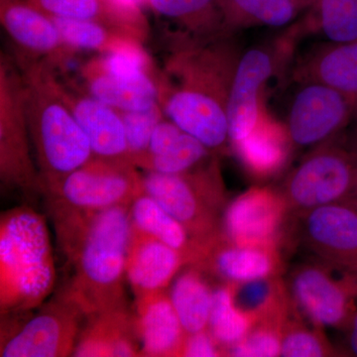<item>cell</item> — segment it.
<instances>
[{
  "mask_svg": "<svg viewBox=\"0 0 357 357\" xmlns=\"http://www.w3.org/2000/svg\"><path fill=\"white\" fill-rule=\"evenodd\" d=\"M213 153L203 142L183 132L165 153L150 157L145 170L161 174H182L201 166Z\"/></svg>",
  "mask_w": 357,
  "mask_h": 357,
  "instance_id": "cell-34",
  "label": "cell"
},
{
  "mask_svg": "<svg viewBox=\"0 0 357 357\" xmlns=\"http://www.w3.org/2000/svg\"><path fill=\"white\" fill-rule=\"evenodd\" d=\"M56 280L48 227L28 206L2 213L0 220V307L1 314L40 306Z\"/></svg>",
  "mask_w": 357,
  "mask_h": 357,
  "instance_id": "cell-4",
  "label": "cell"
},
{
  "mask_svg": "<svg viewBox=\"0 0 357 357\" xmlns=\"http://www.w3.org/2000/svg\"><path fill=\"white\" fill-rule=\"evenodd\" d=\"M253 325V319L234 305L229 284L222 283L213 290L208 331L222 347L225 356V351L241 342Z\"/></svg>",
  "mask_w": 357,
  "mask_h": 357,
  "instance_id": "cell-32",
  "label": "cell"
},
{
  "mask_svg": "<svg viewBox=\"0 0 357 357\" xmlns=\"http://www.w3.org/2000/svg\"><path fill=\"white\" fill-rule=\"evenodd\" d=\"M54 84L89 138L93 156L130 162L126 129L119 112L89 93L70 88L60 81L56 73Z\"/></svg>",
  "mask_w": 357,
  "mask_h": 357,
  "instance_id": "cell-17",
  "label": "cell"
},
{
  "mask_svg": "<svg viewBox=\"0 0 357 357\" xmlns=\"http://www.w3.org/2000/svg\"><path fill=\"white\" fill-rule=\"evenodd\" d=\"M134 318L141 356H182L188 333L165 290L136 299Z\"/></svg>",
  "mask_w": 357,
  "mask_h": 357,
  "instance_id": "cell-20",
  "label": "cell"
},
{
  "mask_svg": "<svg viewBox=\"0 0 357 357\" xmlns=\"http://www.w3.org/2000/svg\"><path fill=\"white\" fill-rule=\"evenodd\" d=\"M130 206L84 215L58 237L74 267L65 292L86 317L126 307L123 282L132 222Z\"/></svg>",
  "mask_w": 357,
  "mask_h": 357,
  "instance_id": "cell-2",
  "label": "cell"
},
{
  "mask_svg": "<svg viewBox=\"0 0 357 357\" xmlns=\"http://www.w3.org/2000/svg\"><path fill=\"white\" fill-rule=\"evenodd\" d=\"M303 18L307 32L319 33L326 41L357 40V0H316Z\"/></svg>",
  "mask_w": 357,
  "mask_h": 357,
  "instance_id": "cell-31",
  "label": "cell"
},
{
  "mask_svg": "<svg viewBox=\"0 0 357 357\" xmlns=\"http://www.w3.org/2000/svg\"><path fill=\"white\" fill-rule=\"evenodd\" d=\"M292 147L285 123L276 121L264 107L253 130L230 146L246 172L256 180H267L280 173Z\"/></svg>",
  "mask_w": 357,
  "mask_h": 357,
  "instance_id": "cell-22",
  "label": "cell"
},
{
  "mask_svg": "<svg viewBox=\"0 0 357 357\" xmlns=\"http://www.w3.org/2000/svg\"><path fill=\"white\" fill-rule=\"evenodd\" d=\"M53 17L91 21L129 35L144 43L149 24L140 4L123 0H27Z\"/></svg>",
  "mask_w": 357,
  "mask_h": 357,
  "instance_id": "cell-21",
  "label": "cell"
},
{
  "mask_svg": "<svg viewBox=\"0 0 357 357\" xmlns=\"http://www.w3.org/2000/svg\"><path fill=\"white\" fill-rule=\"evenodd\" d=\"M288 218L290 211L280 191L253 187L227 204L222 234L238 245L281 249L288 234Z\"/></svg>",
  "mask_w": 357,
  "mask_h": 357,
  "instance_id": "cell-13",
  "label": "cell"
},
{
  "mask_svg": "<svg viewBox=\"0 0 357 357\" xmlns=\"http://www.w3.org/2000/svg\"><path fill=\"white\" fill-rule=\"evenodd\" d=\"M183 266L187 262L182 253L132 225L126 277L136 299L165 290Z\"/></svg>",
  "mask_w": 357,
  "mask_h": 357,
  "instance_id": "cell-18",
  "label": "cell"
},
{
  "mask_svg": "<svg viewBox=\"0 0 357 357\" xmlns=\"http://www.w3.org/2000/svg\"><path fill=\"white\" fill-rule=\"evenodd\" d=\"M148 6L194 37L225 34L218 0H145Z\"/></svg>",
  "mask_w": 357,
  "mask_h": 357,
  "instance_id": "cell-30",
  "label": "cell"
},
{
  "mask_svg": "<svg viewBox=\"0 0 357 357\" xmlns=\"http://www.w3.org/2000/svg\"><path fill=\"white\" fill-rule=\"evenodd\" d=\"M183 132L184 131L170 119L168 121L162 119L155 128L150 139V157L165 153Z\"/></svg>",
  "mask_w": 357,
  "mask_h": 357,
  "instance_id": "cell-38",
  "label": "cell"
},
{
  "mask_svg": "<svg viewBox=\"0 0 357 357\" xmlns=\"http://www.w3.org/2000/svg\"><path fill=\"white\" fill-rule=\"evenodd\" d=\"M293 66L295 83L326 84L357 102V40L314 45Z\"/></svg>",
  "mask_w": 357,
  "mask_h": 357,
  "instance_id": "cell-19",
  "label": "cell"
},
{
  "mask_svg": "<svg viewBox=\"0 0 357 357\" xmlns=\"http://www.w3.org/2000/svg\"><path fill=\"white\" fill-rule=\"evenodd\" d=\"M129 211L134 227L182 253L187 266L194 262L198 246L187 229L152 197L142 192L134 199Z\"/></svg>",
  "mask_w": 357,
  "mask_h": 357,
  "instance_id": "cell-27",
  "label": "cell"
},
{
  "mask_svg": "<svg viewBox=\"0 0 357 357\" xmlns=\"http://www.w3.org/2000/svg\"><path fill=\"white\" fill-rule=\"evenodd\" d=\"M26 116L24 83L9 61L0 60V177L2 184L24 194L41 192L33 162Z\"/></svg>",
  "mask_w": 357,
  "mask_h": 357,
  "instance_id": "cell-10",
  "label": "cell"
},
{
  "mask_svg": "<svg viewBox=\"0 0 357 357\" xmlns=\"http://www.w3.org/2000/svg\"><path fill=\"white\" fill-rule=\"evenodd\" d=\"M123 1L132 2V3L140 4V2L142 1V0H123Z\"/></svg>",
  "mask_w": 357,
  "mask_h": 357,
  "instance_id": "cell-42",
  "label": "cell"
},
{
  "mask_svg": "<svg viewBox=\"0 0 357 357\" xmlns=\"http://www.w3.org/2000/svg\"><path fill=\"white\" fill-rule=\"evenodd\" d=\"M347 203H349L352 204V206H354V208L357 210V181H356V189H354V192H352L351 198L347 199Z\"/></svg>",
  "mask_w": 357,
  "mask_h": 357,
  "instance_id": "cell-41",
  "label": "cell"
},
{
  "mask_svg": "<svg viewBox=\"0 0 357 357\" xmlns=\"http://www.w3.org/2000/svg\"><path fill=\"white\" fill-rule=\"evenodd\" d=\"M225 34L255 27L285 28L299 20L316 0H218Z\"/></svg>",
  "mask_w": 357,
  "mask_h": 357,
  "instance_id": "cell-25",
  "label": "cell"
},
{
  "mask_svg": "<svg viewBox=\"0 0 357 357\" xmlns=\"http://www.w3.org/2000/svg\"><path fill=\"white\" fill-rule=\"evenodd\" d=\"M296 306L321 328L345 330L357 311V272L321 259L302 263L289 275Z\"/></svg>",
  "mask_w": 357,
  "mask_h": 357,
  "instance_id": "cell-9",
  "label": "cell"
},
{
  "mask_svg": "<svg viewBox=\"0 0 357 357\" xmlns=\"http://www.w3.org/2000/svg\"><path fill=\"white\" fill-rule=\"evenodd\" d=\"M352 126V133H354V139H352L351 149L357 153V103L356 105V109H354V116H352V121L351 122Z\"/></svg>",
  "mask_w": 357,
  "mask_h": 357,
  "instance_id": "cell-40",
  "label": "cell"
},
{
  "mask_svg": "<svg viewBox=\"0 0 357 357\" xmlns=\"http://www.w3.org/2000/svg\"><path fill=\"white\" fill-rule=\"evenodd\" d=\"M307 34L306 25L301 17L280 34L243 51L227 102L230 146L243 140L255 128L263 107L261 98L265 86L287 69L298 44Z\"/></svg>",
  "mask_w": 357,
  "mask_h": 357,
  "instance_id": "cell-6",
  "label": "cell"
},
{
  "mask_svg": "<svg viewBox=\"0 0 357 357\" xmlns=\"http://www.w3.org/2000/svg\"><path fill=\"white\" fill-rule=\"evenodd\" d=\"M74 356H141L135 318L128 307L86 317Z\"/></svg>",
  "mask_w": 357,
  "mask_h": 357,
  "instance_id": "cell-23",
  "label": "cell"
},
{
  "mask_svg": "<svg viewBox=\"0 0 357 357\" xmlns=\"http://www.w3.org/2000/svg\"><path fill=\"white\" fill-rule=\"evenodd\" d=\"M342 356L331 344L316 324L310 328L298 307L282 328L281 354L284 357H321Z\"/></svg>",
  "mask_w": 357,
  "mask_h": 357,
  "instance_id": "cell-33",
  "label": "cell"
},
{
  "mask_svg": "<svg viewBox=\"0 0 357 357\" xmlns=\"http://www.w3.org/2000/svg\"><path fill=\"white\" fill-rule=\"evenodd\" d=\"M344 331L347 333V344L349 352L351 354V356H357V311Z\"/></svg>",
  "mask_w": 357,
  "mask_h": 357,
  "instance_id": "cell-39",
  "label": "cell"
},
{
  "mask_svg": "<svg viewBox=\"0 0 357 357\" xmlns=\"http://www.w3.org/2000/svg\"><path fill=\"white\" fill-rule=\"evenodd\" d=\"M356 181L357 153L337 137L312 148L289 173L280 192L291 215L297 218L321 206L347 202Z\"/></svg>",
  "mask_w": 357,
  "mask_h": 357,
  "instance_id": "cell-7",
  "label": "cell"
},
{
  "mask_svg": "<svg viewBox=\"0 0 357 357\" xmlns=\"http://www.w3.org/2000/svg\"><path fill=\"white\" fill-rule=\"evenodd\" d=\"M142 192L143 177L131 162L93 156L42 194L47 208L93 213L115 206H130Z\"/></svg>",
  "mask_w": 357,
  "mask_h": 357,
  "instance_id": "cell-8",
  "label": "cell"
},
{
  "mask_svg": "<svg viewBox=\"0 0 357 357\" xmlns=\"http://www.w3.org/2000/svg\"><path fill=\"white\" fill-rule=\"evenodd\" d=\"M169 296L188 335L208 330L213 290L204 272L189 266L176 278Z\"/></svg>",
  "mask_w": 357,
  "mask_h": 357,
  "instance_id": "cell-29",
  "label": "cell"
},
{
  "mask_svg": "<svg viewBox=\"0 0 357 357\" xmlns=\"http://www.w3.org/2000/svg\"><path fill=\"white\" fill-rule=\"evenodd\" d=\"M26 116L41 181V192L93 158L86 133L59 96L53 66L24 62Z\"/></svg>",
  "mask_w": 357,
  "mask_h": 357,
  "instance_id": "cell-3",
  "label": "cell"
},
{
  "mask_svg": "<svg viewBox=\"0 0 357 357\" xmlns=\"http://www.w3.org/2000/svg\"><path fill=\"white\" fill-rule=\"evenodd\" d=\"M144 192L187 229L199 248L222 232L227 192L218 155L182 174L148 171Z\"/></svg>",
  "mask_w": 357,
  "mask_h": 357,
  "instance_id": "cell-5",
  "label": "cell"
},
{
  "mask_svg": "<svg viewBox=\"0 0 357 357\" xmlns=\"http://www.w3.org/2000/svg\"><path fill=\"white\" fill-rule=\"evenodd\" d=\"M225 284L281 276L284 260L281 249L238 245L220 234L199 248L192 265Z\"/></svg>",
  "mask_w": 357,
  "mask_h": 357,
  "instance_id": "cell-16",
  "label": "cell"
},
{
  "mask_svg": "<svg viewBox=\"0 0 357 357\" xmlns=\"http://www.w3.org/2000/svg\"><path fill=\"white\" fill-rule=\"evenodd\" d=\"M0 22L27 57L64 68L77 51L65 43L50 16L27 0H0ZM34 61V62H36Z\"/></svg>",
  "mask_w": 357,
  "mask_h": 357,
  "instance_id": "cell-15",
  "label": "cell"
},
{
  "mask_svg": "<svg viewBox=\"0 0 357 357\" xmlns=\"http://www.w3.org/2000/svg\"><path fill=\"white\" fill-rule=\"evenodd\" d=\"M303 244L319 259L357 272V210L347 202L297 217Z\"/></svg>",
  "mask_w": 357,
  "mask_h": 357,
  "instance_id": "cell-14",
  "label": "cell"
},
{
  "mask_svg": "<svg viewBox=\"0 0 357 357\" xmlns=\"http://www.w3.org/2000/svg\"><path fill=\"white\" fill-rule=\"evenodd\" d=\"M126 129L129 159L137 168H146L149 160V145L157 124L163 119L164 112L161 105L156 103L153 107L138 112H121Z\"/></svg>",
  "mask_w": 357,
  "mask_h": 357,
  "instance_id": "cell-35",
  "label": "cell"
},
{
  "mask_svg": "<svg viewBox=\"0 0 357 357\" xmlns=\"http://www.w3.org/2000/svg\"><path fill=\"white\" fill-rule=\"evenodd\" d=\"M285 126L294 147L314 148L351 126L356 100L326 84L298 83Z\"/></svg>",
  "mask_w": 357,
  "mask_h": 357,
  "instance_id": "cell-11",
  "label": "cell"
},
{
  "mask_svg": "<svg viewBox=\"0 0 357 357\" xmlns=\"http://www.w3.org/2000/svg\"><path fill=\"white\" fill-rule=\"evenodd\" d=\"M86 93L121 112H138L159 102L155 76L150 73L114 74L86 62L81 69Z\"/></svg>",
  "mask_w": 357,
  "mask_h": 357,
  "instance_id": "cell-24",
  "label": "cell"
},
{
  "mask_svg": "<svg viewBox=\"0 0 357 357\" xmlns=\"http://www.w3.org/2000/svg\"><path fill=\"white\" fill-rule=\"evenodd\" d=\"M282 328L273 323H256L236 344L225 351V356H280Z\"/></svg>",
  "mask_w": 357,
  "mask_h": 357,
  "instance_id": "cell-36",
  "label": "cell"
},
{
  "mask_svg": "<svg viewBox=\"0 0 357 357\" xmlns=\"http://www.w3.org/2000/svg\"><path fill=\"white\" fill-rule=\"evenodd\" d=\"M229 285L234 305L255 324L273 323L283 326L297 307L281 276Z\"/></svg>",
  "mask_w": 357,
  "mask_h": 357,
  "instance_id": "cell-26",
  "label": "cell"
},
{
  "mask_svg": "<svg viewBox=\"0 0 357 357\" xmlns=\"http://www.w3.org/2000/svg\"><path fill=\"white\" fill-rule=\"evenodd\" d=\"M182 356L218 357L225 356V351L208 330L188 335Z\"/></svg>",
  "mask_w": 357,
  "mask_h": 357,
  "instance_id": "cell-37",
  "label": "cell"
},
{
  "mask_svg": "<svg viewBox=\"0 0 357 357\" xmlns=\"http://www.w3.org/2000/svg\"><path fill=\"white\" fill-rule=\"evenodd\" d=\"M86 314L62 291L1 344V357H62L74 354Z\"/></svg>",
  "mask_w": 357,
  "mask_h": 357,
  "instance_id": "cell-12",
  "label": "cell"
},
{
  "mask_svg": "<svg viewBox=\"0 0 357 357\" xmlns=\"http://www.w3.org/2000/svg\"><path fill=\"white\" fill-rule=\"evenodd\" d=\"M243 51L236 35L180 32L155 76L164 114L217 155L230 149L227 102Z\"/></svg>",
  "mask_w": 357,
  "mask_h": 357,
  "instance_id": "cell-1",
  "label": "cell"
},
{
  "mask_svg": "<svg viewBox=\"0 0 357 357\" xmlns=\"http://www.w3.org/2000/svg\"><path fill=\"white\" fill-rule=\"evenodd\" d=\"M61 36L75 51H95L107 54H145L139 40L91 21L67 20L50 16Z\"/></svg>",
  "mask_w": 357,
  "mask_h": 357,
  "instance_id": "cell-28",
  "label": "cell"
}]
</instances>
